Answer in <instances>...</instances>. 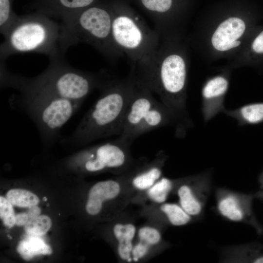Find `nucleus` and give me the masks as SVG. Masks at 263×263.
Instances as JSON below:
<instances>
[{
  "mask_svg": "<svg viewBox=\"0 0 263 263\" xmlns=\"http://www.w3.org/2000/svg\"><path fill=\"white\" fill-rule=\"evenodd\" d=\"M165 44L158 46L145 61L134 66L132 72L173 113L176 124L175 135L184 137L192 123L187 109L188 69L184 56Z\"/></svg>",
  "mask_w": 263,
  "mask_h": 263,
  "instance_id": "1",
  "label": "nucleus"
},
{
  "mask_svg": "<svg viewBox=\"0 0 263 263\" xmlns=\"http://www.w3.org/2000/svg\"><path fill=\"white\" fill-rule=\"evenodd\" d=\"M134 85L132 73L122 79L108 76L99 88L100 94L95 103L62 144L82 146L99 139L119 136Z\"/></svg>",
  "mask_w": 263,
  "mask_h": 263,
  "instance_id": "2",
  "label": "nucleus"
},
{
  "mask_svg": "<svg viewBox=\"0 0 263 263\" xmlns=\"http://www.w3.org/2000/svg\"><path fill=\"white\" fill-rule=\"evenodd\" d=\"M104 74H93L74 68L60 61L59 56L50 57L43 72L28 78L13 75L12 88L22 85L34 88L82 104L94 89H99L106 79Z\"/></svg>",
  "mask_w": 263,
  "mask_h": 263,
  "instance_id": "3",
  "label": "nucleus"
},
{
  "mask_svg": "<svg viewBox=\"0 0 263 263\" xmlns=\"http://www.w3.org/2000/svg\"><path fill=\"white\" fill-rule=\"evenodd\" d=\"M60 25L39 12L19 16L4 36L0 45L1 61L19 53H37L49 56L59 54Z\"/></svg>",
  "mask_w": 263,
  "mask_h": 263,
  "instance_id": "4",
  "label": "nucleus"
},
{
  "mask_svg": "<svg viewBox=\"0 0 263 263\" xmlns=\"http://www.w3.org/2000/svg\"><path fill=\"white\" fill-rule=\"evenodd\" d=\"M16 89L20 92L17 105L34 122L45 146L56 142L63 126L82 104L34 88L19 86Z\"/></svg>",
  "mask_w": 263,
  "mask_h": 263,
  "instance_id": "5",
  "label": "nucleus"
},
{
  "mask_svg": "<svg viewBox=\"0 0 263 263\" xmlns=\"http://www.w3.org/2000/svg\"><path fill=\"white\" fill-rule=\"evenodd\" d=\"M113 12L94 4L60 24L59 50L64 52L79 42L91 45L105 56L114 59L123 55L112 38Z\"/></svg>",
  "mask_w": 263,
  "mask_h": 263,
  "instance_id": "6",
  "label": "nucleus"
},
{
  "mask_svg": "<svg viewBox=\"0 0 263 263\" xmlns=\"http://www.w3.org/2000/svg\"><path fill=\"white\" fill-rule=\"evenodd\" d=\"M112 35L117 49L134 66L148 59L159 45V33L128 13L113 12Z\"/></svg>",
  "mask_w": 263,
  "mask_h": 263,
  "instance_id": "7",
  "label": "nucleus"
},
{
  "mask_svg": "<svg viewBox=\"0 0 263 263\" xmlns=\"http://www.w3.org/2000/svg\"><path fill=\"white\" fill-rule=\"evenodd\" d=\"M132 144L119 137L85 149L75 155V159L88 172L105 170L121 172L134 164L130 152Z\"/></svg>",
  "mask_w": 263,
  "mask_h": 263,
  "instance_id": "8",
  "label": "nucleus"
},
{
  "mask_svg": "<svg viewBox=\"0 0 263 263\" xmlns=\"http://www.w3.org/2000/svg\"><path fill=\"white\" fill-rule=\"evenodd\" d=\"M133 74L135 77L134 90L124 117L119 136L131 143L135 139V134L139 127L150 109L158 101L153 96L151 90Z\"/></svg>",
  "mask_w": 263,
  "mask_h": 263,
  "instance_id": "9",
  "label": "nucleus"
},
{
  "mask_svg": "<svg viewBox=\"0 0 263 263\" xmlns=\"http://www.w3.org/2000/svg\"><path fill=\"white\" fill-rule=\"evenodd\" d=\"M229 87L226 76L218 75L208 79L202 90V113L207 123L220 113H224L225 98Z\"/></svg>",
  "mask_w": 263,
  "mask_h": 263,
  "instance_id": "10",
  "label": "nucleus"
},
{
  "mask_svg": "<svg viewBox=\"0 0 263 263\" xmlns=\"http://www.w3.org/2000/svg\"><path fill=\"white\" fill-rule=\"evenodd\" d=\"M96 0H34L36 12L64 22L84 9L94 5Z\"/></svg>",
  "mask_w": 263,
  "mask_h": 263,
  "instance_id": "11",
  "label": "nucleus"
},
{
  "mask_svg": "<svg viewBox=\"0 0 263 263\" xmlns=\"http://www.w3.org/2000/svg\"><path fill=\"white\" fill-rule=\"evenodd\" d=\"M244 21L238 17H230L222 22L212 35L211 42L214 48L225 52L241 44L239 39L245 30Z\"/></svg>",
  "mask_w": 263,
  "mask_h": 263,
  "instance_id": "12",
  "label": "nucleus"
},
{
  "mask_svg": "<svg viewBox=\"0 0 263 263\" xmlns=\"http://www.w3.org/2000/svg\"><path fill=\"white\" fill-rule=\"evenodd\" d=\"M166 160V155L163 151H160L152 162L138 167L127 174L132 186L138 190L150 188L162 177Z\"/></svg>",
  "mask_w": 263,
  "mask_h": 263,
  "instance_id": "13",
  "label": "nucleus"
},
{
  "mask_svg": "<svg viewBox=\"0 0 263 263\" xmlns=\"http://www.w3.org/2000/svg\"><path fill=\"white\" fill-rule=\"evenodd\" d=\"M121 182L114 180L100 181L95 184L90 189L86 209L91 215L98 214L104 202L116 198L121 192Z\"/></svg>",
  "mask_w": 263,
  "mask_h": 263,
  "instance_id": "14",
  "label": "nucleus"
},
{
  "mask_svg": "<svg viewBox=\"0 0 263 263\" xmlns=\"http://www.w3.org/2000/svg\"><path fill=\"white\" fill-rule=\"evenodd\" d=\"M176 119L172 112L161 102L157 101L150 109L135 134V139L151 131L168 125L175 127Z\"/></svg>",
  "mask_w": 263,
  "mask_h": 263,
  "instance_id": "15",
  "label": "nucleus"
},
{
  "mask_svg": "<svg viewBox=\"0 0 263 263\" xmlns=\"http://www.w3.org/2000/svg\"><path fill=\"white\" fill-rule=\"evenodd\" d=\"M113 231L117 242V253L120 259L132 262L133 242L136 233L135 226L130 223H119L114 225Z\"/></svg>",
  "mask_w": 263,
  "mask_h": 263,
  "instance_id": "16",
  "label": "nucleus"
},
{
  "mask_svg": "<svg viewBox=\"0 0 263 263\" xmlns=\"http://www.w3.org/2000/svg\"><path fill=\"white\" fill-rule=\"evenodd\" d=\"M224 113L234 119L240 126L260 123L263 121V102L246 104L227 110Z\"/></svg>",
  "mask_w": 263,
  "mask_h": 263,
  "instance_id": "17",
  "label": "nucleus"
},
{
  "mask_svg": "<svg viewBox=\"0 0 263 263\" xmlns=\"http://www.w3.org/2000/svg\"><path fill=\"white\" fill-rule=\"evenodd\" d=\"M17 251L25 260L29 261L38 255H50L52 253L51 247L41 239L34 237H28L21 241L17 247Z\"/></svg>",
  "mask_w": 263,
  "mask_h": 263,
  "instance_id": "18",
  "label": "nucleus"
},
{
  "mask_svg": "<svg viewBox=\"0 0 263 263\" xmlns=\"http://www.w3.org/2000/svg\"><path fill=\"white\" fill-rule=\"evenodd\" d=\"M138 242L135 244L141 251L148 253L150 248L161 240V234L159 230L151 226H143L137 232Z\"/></svg>",
  "mask_w": 263,
  "mask_h": 263,
  "instance_id": "19",
  "label": "nucleus"
},
{
  "mask_svg": "<svg viewBox=\"0 0 263 263\" xmlns=\"http://www.w3.org/2000/svg\"><path fill=\"white\" fill-rule=\"evenodd\" d=\"M180 206L190 216H195L201 211V205L186 184L181 185L177 191Z\"/></svg>",
  "mask_w": 263,
  "mask_h": 263,
  "instance_id": "20",
  "label": "nucleus"
},
{
  "mask_svg": "<svg viewBox=\"0 0 263 263\" xmlns=\"http://www.w3.org/2000/svg\"><path fill=\"white\" fill-rule=\"evenodd\" d=\"M160 208L165 214L169 222L173 225H184L190 220L191 216L177 204L164 203L161 205Z\"/></svg>",
  "mask_w": 263,
  "mask_h": 263,
  "instance_id": "21",
  "label": "nucleus"
},
{
  "mask_svg": "<svg viewBox=\"0 0 263 263\" xmlns=\"http://www.w3.org/2000/svg\"><path fill=\"white\" fill-rule=\"evenodd\" d=\"M6 198L12 205L22 207L36 206L39 201L35 194L19 188L9 190L6 194Z\"/></svg>",
  "mask_w": 263,
  "mask_h": 263,
  "instance_id": "22",
  "label": "nucleus"
},
{
  "mask_svg": "<svg viewBox=\"0 0 263 263\" xmlns=\"http://www.w3.org/2000/svg\"><path fill=\"white\" fill-rule=\"evenodd\" d=\"M172 186V182L171 180L161 177L146 190L147 195L153 202L162 204L166 201Z\"/></svg>",
  "mask_w": 263,
  "mask_h": 263,
  "instance_id": "23",
  "label": "nucleus"
},
{
  "mask_svg": "<svg viewBox=\"0 0 263 263\" xmlns=\"http://www.w3.org/2000/svg\"><path fill=\"white\" fill-rule=\"evenodd\" d=\"M14 0H0V31L4 36L19 17L12 9Z\"/></svg>",
  "mask_w": 263,
  "mask_h": 263,
  "instance_id": "24",
  "label": "nucleus"
},
{
  "mask_svg": "<svg viewBox=\"0 0 263 263\" xmlns=\"http://www.w3.org/2000/svg\"><path fill=\"white\" fill-rule=\"evenodd\" d=\"M218 208L221 213L232 221H240L243 217V213L237 200L232 196H227L222 199Z\"/></svg>",
  "mask_w": 263,
  "mask_h": 263,
  "instance_id": "25",
  "label": "nucleus"
},
{
  "mask_svg": "<svg viewBox=\"0 0 263 263\" xmlns=\"http://www.w3.org/2000/svg\"><path fill=\"white\" fill-rule=\"evenodd\" d=\"M52 225L51 219L46 215H39L30 219L24 225L25 231L34 235H43Z\"/></svg>",
  "mask_w": 263,
  "mask_h": 263,
  "instance_id": "26",
  "label": "nucleus"
},
{
  "mask_svg": "<svg viewBox=\"0 0 263 263\" xmlns=\"http://www.w3.org/2000/svg\"><path fill=\"white\" fill-rule=\"evenodd\" d=\"M144 7L150 12L158 15L167 14L171 8L172 0H141Z\"/></svg>",
  "mask_w": 263,
  "mask_h": 263,
  "instance_id": "27",
  "label": "nucleus"
},
{
  "mask_svg": "<svg viewBox=\"0 0 263 263\" xmlns=\"http://www.w3.org/2000/svg\"><path fill=\"white\" fill-rule=\"evenodd\" d=\"M12 204L3 196L0 197V216L3 224L11 228L15 225V216Z\"/></svg>",
  "mask_w": 263,
  "mask_h": 263,
  "instance_id": "28",
  "label": "nucleus"
},
{
  "mask_svg": "<svg viewBox=\"0 0 263 263\" xmlns=\"http://www.w3.org/2000/svg\"><path fill=\"white\" fill-rule=\"evenodd\" d=\"M252 50L257 54H263V31L254 39L251 45Z\"/></svg>",
  "mask_w": 263,
  "mask_h": 263,
  "instance_id": "29",
  "label": "nucleus"
},
{
  "mask_svg": "<svg viewBox=\"0 0 263 263\" xmlns=\"http://www.w3.org/2000/svg\"><path fill=\"white\" fill-rule=\"evenodd\" d=\"M29 220L27 213H19L15 216V224L18 226L25 225Z\"/></svg>",
  "mask_w": 263,
  "mask_h": 263,
  "instance_id": "30",
  "label": "nucleus"
},
{
  "mask_svg": "<svg viewBox=\"0 0 263 263\" xmlns=\"http://www.w3.org/2000/svg\"><path fill=\"white\" fill-rule=\"evenodd\" d=\"M40 212V209L38 207H36V206H33L30 207L27 212V214L29 217V220L39 216Z\"/></svg>",
  "mask_w": 263,
  "mask_h": 263,
  "instance_id": "31",
  "label": "nucleus"
},
{
  "mask_svg": "<svg viewBox=\"0 0 263 263\" xmlns=\"http://www.w3.org/2000/svg\"><path fill=\"white\" fill-rule=\"evenodd\" d=\"M254 263H263V257H260L254 260Z\"/></svg>",
  "mask_w": 263,
  "mask_h": 263,
  "instance_id": "32",
  "label": "nucleus"
},
{
  "mask_svg": "<svg viewBox=\"0 0 263 263\" xmlns=\"http://www.w3.org/2000/svg\"><path fill=\"white\" fill-rule=\"evenodd\" d=\"M43 200L46 201H47V198L46 197H44L43 198Z\"/></svg>",
  "mask_w": 263,
  "mask_h": 263,
  "instance_id": "33",
  "label": "nucleus"
},
{
  "mask_svg": "<svg viewBox=\"0 0 263 263\" xmlns=\"http://www.w3.org/2000/svg\"><path fill=\"white\" fill-rule=\"evenodd\" d=\"M7 236L9 237V239H12V237L10 236H9V235H8Z\"/></svg>",
  "mask_w": 263,
  "mask_h": 263,
  "instance_id": "34",
  "label": "nucleus"
}]
</instances>
